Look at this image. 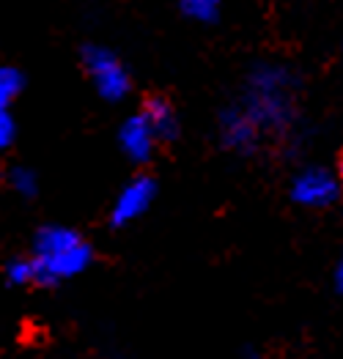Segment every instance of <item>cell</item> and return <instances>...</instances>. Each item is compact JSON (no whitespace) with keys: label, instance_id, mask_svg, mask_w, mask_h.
Returning <instances> with one entry per match:
<instances>
[{"label":"cell","instance_id":"1","mask_svg":"<svg viewBox=\"0 0 343 359\" xmlns=\"http://www.w3.org/2000/svg\"><path fill=\"white\" fill-rule=\"evenodd\" d=\"M338 176H341V184H343V149L338 154Z\"/></svg>","mask_w":343,"mask_h":359},{"label":"cell","instance_id":"2","mask_svg":"<svg viewBox=\"0 0 343 359\" xmlns=\"http://www.w3.org/2000/svg\"><path fill=\"white\" fill-rule=\"evenodd\" d=\"M341 283H343V269H341Z\"/></svg>","mask_w":343,"mask_h":359}]
</instances>
